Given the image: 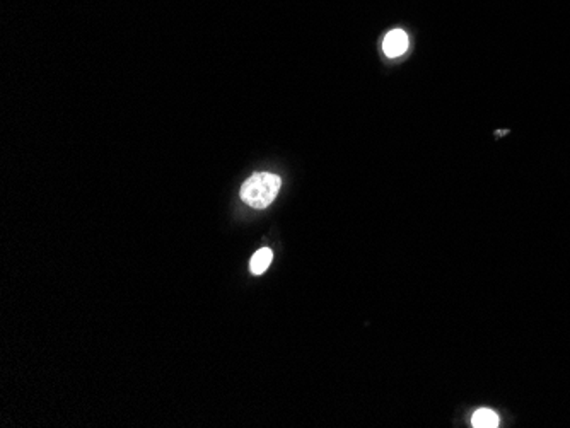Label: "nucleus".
Returning <instances> with one entry per match:
<instances>
[{"instance_id":"3","label":"nucleus","mask_w":570,"mask_h":428,"mask_svg":"<svg viewBox=\"0 0 570 428\" xmlns=\"http://www.w3.org/2000/svg\"><path fill=\"white\" fill-rule=\"evenodd\" d=\"M272 259H274V252H272L270 247H262L260 251H256L250 262V268L253 275H262V273L267 271V268L270 267Z\"/></svg>"},{"instance_id":"4","label":"nucleus","mask_w":570,"mask_h":428,"mask_svg":"<svg viewBox=\"0 0 570 428\" xmlns=\"http://www.w3.org/2000/svg\"><path fill=\"white\" fill-rule=\"evenodd\" d=\"M471 423H473L475 428H495L499 427L500 420L492 410L482 408V410L475 411L473 418H471Z\"/></svg>"},{"instance_id":"1","label":"nucleus","mask_w":570,"mask_h":428,"mask_svg":"<svg viewBox=\"0 0 570 428\" xmlns=\"http://www.w3.org/2000/svg\"><path fill=\"white\" fill-rule=\"evenodd\" d=\"M280 186H282V179L277 174L256 173L244 181L241 186V198L251 209H267L277 198Z\"/></svg>"},{"instance_id":"2","label":"nucleus","mask_w":570,"mask_h":428,"mask_svg":"<svg viewBox=\"0 0 570 428\" xmlns=\"http://www.w3.org/2000/svg\"><path fill=\"white\" fill-rule=\"evenodd\" d=\"M408 50V35L403 30H393L384 36L382 42V51L389 59H396Z\"/></svg>"}]
</instances>
